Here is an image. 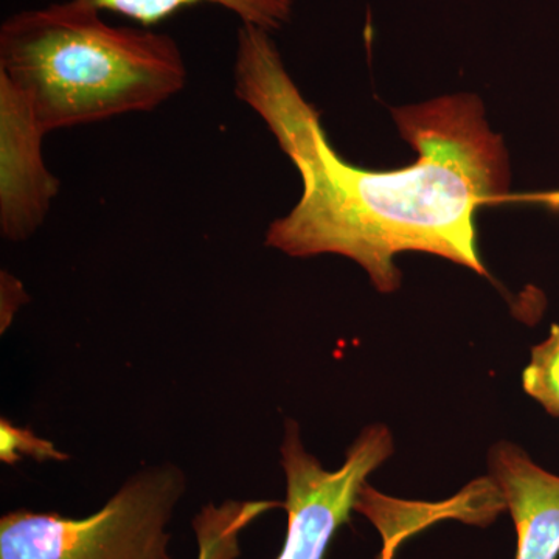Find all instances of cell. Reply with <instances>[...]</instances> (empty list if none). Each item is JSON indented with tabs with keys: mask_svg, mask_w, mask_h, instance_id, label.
Wrapping results in <instances>:
<instances>
[{
	"mask_svg": "<svg viewBox=\"0 0 559 559\" xmlns=\"http://www.w3.org/2000/svg\"><path fill=\"white\" fill-rule=\"evenodd\" d=\"M234 81L235 94L266 123L304 186L288 215L271 224L266 246L297 259L347 257L381 293L400 288L393 260L407 250L487 275L474 218L509 191L510 170L503 140L489 131L479 98L454 95L393 109L418 159L401 170L373 171L333 148L272 33L238 27Z\"/></svg>",
	"mask_w": 559,
	"mask_h": 559,
	"instance_id": "6da1fadb",
	"label": "cell"
},
{
	"mask_svg": "<svg viewBox=\"0 0 559 559\" xmlns=\"http://www.w3.org/2000/svg\"><path fill=\"white\" fill-rule=\"evenodd\" d=\"M0 75L50 134L160 108L187 86L189 69L167 33L109 24L86 0H64L2 22Z\"/></svg>",
	"mask_w": 559,
	"mask_h": 559,
	"instance_id": "7a4b0ae2",
	"label": "cell"
},
{
	"mask_svg": "<svg viewBox=\"0 0 559 559\" xmlns=\"http://www.w3.org/2000/svg\"><path fill=\"white\" fill-rule=\"evenodd\" d=\"M171 463L130 477L91 516L14 510L0 520V559H173L168 525L186 495Z\"/></svg>",
	"mask_w": 559,
	"mask_h": 559,
	"instance_id": "3957f363",
	"label": "cell"
},
{
	"mask_svg": "<svg viewBox=\"0 0 559 559\" xmlns=\"http://www.w3.org/2000/svg\"><path fill=\"white\" fill-rule=\"evenodd\" d=\"M385 425L367 426L348 448L344 465L329 471L305 450L299 425L285 426L280 454L286 476L288 533L277 559H323L331 540L355 510L367 477L393 454Z\"/></svg>",
	"mask_w": 559,
	"mask_h": 559,
	"instance_id": "277c9868",
	"label": "cell"
},
{
	"mask_svg": "<svg viewBox=\"0 0 559 559\" xmlns=\"http://www.w3.org/2000/svg\"><path fill=\"white\" fill-rule=\"evenodd\" d=\"M46 135L24 94L0 75V234L7 241L32 238L60 194V179L44 160Z\"/></svg>",
	"mask_w": 559,
	"mask_h": 559,
	"instance_id": "5b68a950",
	"label": "cell"
},
{
	"mask_svg": "<svg viewBox=\"0 0 559 559\" xmlns=\"http://www.w3.org/2000/svg\"><path fill=\"white\" fill-rule=\"evenodd\" d=\"M488 466L516 528L514 559H558L559 476L510 441L489 450Z\"/></svg>",
	"mask_w": 559,
	"mask_h": 559,
	"instance_id": "8992f818",
	"label": "cell"
},
{
	"mask_svg": "<svg viewBox=\"0 0 559 559\" xmlns=\"http://www.w3.org/2000/svg\"><path fill=\"white\" fill-rule=\"evenodd\" d=\"M103 13H112L154 28L180 11L212 5L229 11L240 24L270 33L285 27L293 17L297 0H86Z\"/></svg>",
	"mask_w": 559,
	"mask_h": 559,
	"instance_id": "52a82bcc",
	"label": "cell"
},
{
	"mask_svg": "<svg viewBox=\"0 0 559 559\" xmlns=\"http://www.w3.org/2000/svg\"><path fill=\"white\" fill-rule=\"evenodd\" d=\"M285 509L278 500H226L202 507L191 522L198 543V559H237L240 535L267 511Z\"/></svg>",
	"mask_w": 559,
	"mask_h": 559,
	"instance_id": "ba28073f",
	"label": "cell"
},
{
	"mask_svg": "<svg viewBox=\"0 0 559 559\" xmlns=\"http://www.w3.org/2000/svg\"><path fill=\"white\" fill-rule=\"evenodd\" d=\"M522 385L527 395L559 418V325L551 326L549 337L533 347Z\"/></svg>",
	"mask_w": 559,
	"mask_h": 559,
	"instance_id": "9c48e42d",
	"label": "cell"
},
{
	"mask_svg": "<svg viewBox=\"0 0 559 559\" xmlns=\"http://www.w3.org/2000/svg\"><path fill=\"white\" fill-rule=\"evenodd\" d=\"M24 457L36 462H66L69 455L58 451L51 441L40 439L32 430L14 426L10 419L0 421V459L7 465H14Z\"/></svg>",
	"mask_w": 559,
	"mask_h": 559,
	"instance_id": "30bf717a",
	"label": "cell"
},
{
	"mask_svg": "<svg viewBox=\"0 0 559 559\" xmlns=\"http://www.w3.org/2000/svg\"><path fill=\"white\" fill-rule=\"evenodd\" d=\"M2 326H9L14 312L20 310L22 304L27 301V294L24 293L20 280L13 277L9 271H2Z\"/></svg>",
	"mask_w": 559,
	"mask_h": 559,
	"instance_id": "8fae6325",
	"label": "cell"
}]
</instances>
